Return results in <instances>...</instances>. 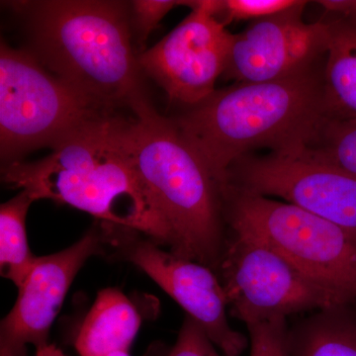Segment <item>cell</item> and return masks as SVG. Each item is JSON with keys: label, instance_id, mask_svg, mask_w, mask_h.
Instances as JSON below:
<instances>
[{"label": "cell", "instance_id": "1", "mask_svg": "<svg viewBox=\"0 0 356 356\" xmlns=\"http://www.w3.org/2000/svg\"><path fill=\"white\" fill-rule=\"evenodd\" d=\"M124 114L89 124L34 163L2 166L4 184L35 201L50 199L100 222L134 229L172 248L173 238L134 168L123 139Z\"/></svg>", "mask_w": 356, "mask_h": 356}, {"label": "cell", "instance_id": "2", "mask_svg": "<svg viewBox=\"0 0 356 356\" xmlns=\"http://www.w3.org/2000/svg\"><path fill=\"white\" fill-rule=\"evenodd\" d=\"M11 6L27 19L30 51L54 76L109 111L130 112L147 99L129 2L42 0Z\"/></svg>", "mask_w": 356, "mask_h": 356}, {"label": "cell", "instance_id": "3", "mask_svg": "<svg viewBox=\"0 0 356 356\" xmlns=\"http://www.w3.org/2000/svg\"><path fill=\"white\" fill-rule=\"evenodd\" d=\"M323 72L215 90L175 122L219 187L248 152L310 146L327 120Z\"/></svg>", "mask_w": 356, "mask_h": 356}, {"label": "cell", "instance_id": "4", "mask_svg": "<svg viewBox=\"0 0 356 356\" xmlns=\"http://www.w3.org/2000/svg\"><path fill=\"white\" fill-rule=\"evenodd\" d=\"M122 139L147 193L172 231L170 252L217 273L227 243L219 184L175 120L138 103Z\"/></svg>", "mask_w": 356, "mask_h": 356}, {"label": "cell", "instance_id": "5", "mask_svg": "<svg viewBox=\"0 0 356 356\" xmlns=\"http://www.w3.org/2000/svg\"><path fill=\"white\" fill-rule=\"evenodd\" d=\"M220 191L229 232L259 240L318 284L356 300L355 235L293 204L229 184Z\"/></svg>", "mask_w": 356, "mask_h": 356}, {"label": "cell", "instance_id": "6", "mask_svg": "<svg viewBox=\"0 0 356 356\" xmlns=\"http://www.w3.org/2000/svg\"><path fill=\"white\" fill-rule=\"evenodd\" d=\"M119 114L103 108L49 72L30 51L0 44L2 166L54 147L93 122Z\"/></svg>", "mask_w": 356, "mask_h": 356}, {"label": "cell", "instance_id": "7", "mask_svg": "<svg viewBox=\"0 0 356 356\" xmlns=\"http://www.w3.org/2000/svg\"><path fill=\"white\" fill-rule=\"evenodd\" d=\"M217 275L232 317L245 325L346 303L252 236L229 232Z\"/></svg>", "mask_w": 356, "mask_h": 356}, {"label": "cell", "instance_id": "8", "mask_svg": "<svg viewBox=\"0 0 356 356\" xmlns=\"http://www.w3.org/2000/svg\"><path fill=\"white\" fill-rule=\"evenodd\" d=\"M224 184L282 198L356 236L355 175L311 147L243 156L231 166Z\"/></svg>", "mask_w": 356, "mask_h": 356}, {"label": "cell", "instance_id": "9", "mask_svg": "<svg viewBox=\"0 0 356 356\" xmlns=\"http://www.w3.org/2000/svg\"><path fill=\"white\" fill-rule=\"evenodd\" d=\"M110 250L144 271L205 332L224 356H241L247 337L229 325L228 300L219 276L210 267L163 250L134 231L108 224Z\"/></svg>", "mask_w": 356, "mask_h": 356}, {"label": "cell", "instance_id": "10", "mask_svg": "<svg viewBox=\"0 0 356 356\" xmlns=\"http://www.w3.org/2000/svg\"><path fill=\"white\" fill-rule=\"evenodd\" d=\"M191 13L165 38L138 56L143 74L172 102L193 107L209 97L224 74L234 34L213 15L209 0L186 1Z\"/></svg>", "mask_w": 356, "mask_h": 356}, {"label": "cell", "instance_id": "11", "mask_svg": "<svg viewBox=\"0 0 356 356\" xmlns=\"http://www.w3.org/2000/svg\"><path fill=\"white\" fill-rule=\"evenodd\" d=\"M109 250L108 229L100 222L65 250L36 257L24 283L18 288L13 308L2 320L0 350L11 356H26L28 346L38 350L49 344L51 325L77 273L89 259Z\"/></svg>", "mask_w": 356, "mask_h": 356}, {"label": "cell", "instance_id": "12", "mask_svg": "<svg viewBox=\"0 0 356 356\" xmlns=\"http://www.w3.org/2000/svg\"><path fill=\"white\" fill-rule=\"evenodd\" d=\"M300 1L283 13L252 21L233 44L224 74L236 83H267L315 69L325 56L327 24L306 23Z\"/></svg>", "mask_w": 356, "mask_h": 356}, {"label": "cell", "instance_id": "13", "mask_svg": "<svg viewBox=\"0 0 356 356\" xmlns=\"http://www.w3.org/2000/svg\"><path fill=\"white\" fill-rule=\"evenodd\" d=\"M142 324L131 300L116 288L98 293L77 334L76 350L81 356H107L129 351Z\"/></svg>", "mask_w": 356, "mask_h": 356}, {"label": "cell", "instance_id": "14", "mask_svg": "<svg viewBox=\"0 0 356 356\" xmlns=\"http://www.w3.org/2000/svg\"><path fill=\"white\" fill-rule=\"evenodd\" d=\"M327 24L323 70L327 119H356V18L334 15Z\"/></svg>", "mask_w": 356, "mask_h": 356}, {"label": "cell", "instance_id": "15", "mask_svg": "<svg viewBox=\"0 0 356 356\" xmlns=\"http://www.w3.org/2000/svg\"><path fill=\"white\" fill-rule=\"evenodd\" d=\"M291 356H356V300L314 311L289 327Z\"/></svg>", "mask_w": 356, "mask_h": 356}, {"label": "cell", "instance_id": "16", "mask_svg": "<svg viewBox=\"0 0 356 356\" xmlns=\"http://www.w3.org/2000/svg\"><path fill=\"white\" fill-rule=\"evenodd\" d=\"M35 199L26 191L0 206V273L19 288L31 271L32 254L26 232V218Z\"/></svg>", "mask_w": 356, "mask_h": 356}, {"label": "cell", "instance_id": "17", "mask_svg": "<svg viewBox=\"0 0 356 356\" xmlns=\"http://www.w3.org/2000/svg\"><path fill=\"white\" fill-rule=\"evenodd\" d=\"M318 154L356 177V119H327L310 145Z\"/></svg>", "mask_w": 356, "mask_h": 356}, {"label": "cell", "instance_id": "18", "mask_svg": "<svg viewBox=\"0 0 356 356\" xmlns=\"http://www.w3.org/2000/svg\"><path fill=\"white\" fill-rule=\"evenodd\" d=\"M300 0H211L212 13L225 26L242 20H259L296 6Z\"/></svg>", "mask_w": 356, "mask_h": 356}, {"label": "cell", "instance_id": "19", "mask_svg": "<svg viewBox=\"0 0 356 356\" xmlns=\"http://www.w3.org/2000/svg\"><path fill=\"white\" fill-rule=\"evenodd\" d=\"M144 356H224L218 353L216 346L210 341L200 325L185 316L175 343L168 346L154 343Z\"/></svg>", "mask_w": 356, "mask_h": 356}, {"label": "cell", "instance_id": "20", "mask_svg": "<svg viewBox=\"0 0 356 356\" xmlns=\"http://www.w3.org/2000/svg\"><path fill=\"white\" fill-rule=\"evenodd\" d=\"M250 356H291L286 318H276L247 325Z\"/></svg>", "mask_w": 356, "mask_h": 356}, {"label": "cell", "instance_id": "21", "mask_svg": "<svg viewBox=\"0 0 356 356\" xmlns=\"http://www.w3.org/2000/svg\"><path fill=\"white\" fill-rule=\"evenodd\" d=\"M186 6V1L177 0H135L129 2L131 25L138 42L144 44L149 34L175 7Z\"/></svg>", "mask_w": 356, "mask_h": 356}, {"label": "cell", "instance_id": "22", "mask_svg": "<svg viewBox=\"0 0 356 356\" xmlns=\"http://www.w3.org/2000/svg\"><path fill=\"white\" fill-rule=\"evenodd\" d=\"M35 356H67L63 353L62 350L57 348L55 344H47L36 350Z\"/></svg>", "mask_w": 356, "mask_h": 356}, {"label": "cell", "instance_id": "23", "mask_svg": "<svg viewBox=\"0 0 356 356\" xmlns=\"http://www.w3.org/2000/svg\"><path fill=\"white\" fill-rule=\"evenodd\" d=\"M107 356H130L128 351H116V353H110Z\"/></svg>", "mask_w": 356, "mask_h": 356}, {"label": "cell", "instance_id": "24", "mask_svg": "<svg viewBox=\"0 0 356 356\" xmlns=\"http://www.w3.org/2000/svg\"><path fill=\"white\" fill-rule=\"evenodd\" d=\"M0 356H11V355H9V353H7V351L3 350H0Z\"/></svg>", "mask_w": 356, "mask_h": 356}]
</instances>
